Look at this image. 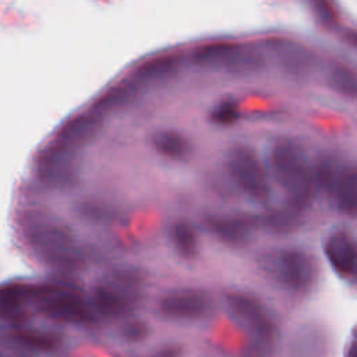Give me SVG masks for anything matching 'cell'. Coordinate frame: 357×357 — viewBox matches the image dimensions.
<instances>
[{"label": "cell", "instance_id": "cell-13", "mask_svg": "<svg viewBox=\"0 0 357 357\" xmlns=\"http://www.w3.org/2000/svg\"><path fill=\"white\" fill-rule=\"evenodd\" d=\"M287 350L290 357H331L333 353L332 333L322 321H304L293 331Z\"/></svg>", "mask_w": 357, "mask_h": 357}, {"label": "cell", "instance_id": "cell-29", "mask_svg": "<svg viewBox=\"0 0 357 357\" xmlns=\"http://www.w3.org/2000/svg\"><path fill=\"white\" fill-rule=\"evenodd\" d=\"M312 10L317 15V18L328 25V26H333L337 22V13L335 6L332 4L331 0H310Z\"/></svg>", "mask_w": 357, "mask_h": 357}, {"label": "cell", "instance_id": "cell-6", "mask_svg": "<svg viewBox=\"0 0 357 357\" xmlns=\"http://www.w3.org/2000/svg\"><path fill=\"white\" fill-rule=\"evenodd\" d=\"M33 308L45 318L73 326H92L96 311L81 293L79 287L66 280L38 282Z\"/></svg>", "mask_w": 357, "mask_h": 357}, {"label": "cell", "instance_id": "cell-24", "mask_svg": "<svg viewBox=\"0 0 357 357\" xmlns=\"http://www.w3.org/2000/svg\"><path fill=\"white\" fill-rule=\"evenodd\" d=\"M153 149L163 158L173 162H183L191 155L190 141L178 131L162 130L152 135Z\"/></svg>", "mask_w": 357, "mask_h": 357}, {"label": "cell", "instance_id": "cell-28", "mask_svg": "<svg viewBox=\"0 0 357 357\" xmlns=\"http://www.w3.org/2000/svg\"><path fill=\"white\" fill-rule=\"evenodd\" d=\"M238 116V107L233 100H222L211 112V120L219 126H231L237 121Z\"/></svg>", "mask_w": 357, "mask_h": 357}, {"label": "cell", "instance_id": "cell-19", "mask_svg": "<svg viewBox=\"0 0 357 357\" xmlns=\"http://www.w3.org/2000/svg\"><path fill=\"white\" fill-rule=\"evenodd\" d=\"M331 199L339 215L357 219V162L343 163Z\"/></svg>", "mask_w": 357, "mask_h": 357}, {"label": "cell", "instance_id": "cell-20", "mask_svg": "<svg viewBox=\"0 0 357 357\" xmlns=\"http://www.w3.org/2000/svg\"><path fill=\"white\" fill-rule=\"evenodd\" d=\"M259 226L276 236H289L298 231L305 223V212L298 211L284 202L280 206H272L262 215H258Z\"/></svg>", "mask_w": 357, "mask_h": 357}, {"label": "cell", "instance_id": "cell-33", "mask_svg": "<svg viewBox=\"0 0 357 357\" xmlns=\"http://www.w3.org/2000/svg\"><path fill=\"white\" fill-rule=\"evenodd\" d=\"M344 39L353 46L357 49V31H353V29H347L344 32Z\"/></svg>", "mask_w": 357, "mask_h": 357}, {"label": "cell", "instance_id": "cell-18", "mask_svg": "<svg viewBox=\"0 0 357 357\" xmlns=\"http://www.w3.org/2000/svg\"><path fill=\"white\" fill-rule=\"evenodd\" d=\"M181 67L180 53H165L139 63L135 70H132L131 78L142 85L159 84L172 77H174Z\"/></svg>", "mask_w": 357, "mask_h": 357}, {"label": "cell", "instance_id": "cell-26", "mask_svg": "<svg viewBox=\"0 0 357 357\" xmlns=\"http://www.w3.org/2000/svg\"><path fill=\"white\" fill-rule=\"evenodd\" d=\"M332 91L347 99H357V71L344 63H333L326 74Z\"/></svg>", "mask_w": 357, "mask_h": 357}, {"label": "cell", "instance_id": "cell-8", "mask_svg": "<svg viewBox=\"0 0 357 357\" xmlns=\"http://www.w3.org/2000/svg\"><path fill=\"white\" fill-rule=\"evenodd\" d=\"M33 174L46 188L54 191L73 190L79 181L77 151L53 139L35 156Z\"/></svg>", "mask_w": 357, "mask_h": 357}, {"label": "cell", "instance_id": "cell-22", "mask_svg": "<svg viewBox=\"0 0 357 357\" xmlns=\"http://www.w3.org/2000/svg\"><path fill=\"white\" fill-rule=\"evenodd\" d=\"M73 209L78 219L96 226L114 225L123 219V213L117 206L98 198L79 199Z\"/></svg>", "mask_w": 357, "mask_h": 357}, {"label": "cell", "instance_id": "cell-25", "mask_svg": "<svg viewBox=\"0 0 357 357\" xmlns=\"http://www.w3.org/2000/svg\"><path fill=\"white\" fill-rule=\"evenodd\" d=\"M169 238L174 251L187 261H191L199 254V238L195 227L184 220L177 219L170 225Z\"/></svg>", "mask_w": 357, "mask_h": 357}, {"label": "cell", "instance_id": "cell-16", "mask_svg": "<svg viewBox=\"0 0 357 357\" xmlns=\"http://www.w3.org/2000/svg\"><path fill=\"white\" fill-rule=\"evenodd\" d=\"M3 340L24 349L31 354H52L61 347L64 336L57 331L20 324L8 325V328L3 331Z\"/></svg>", "mask_w": 357, "mask_h": 357}, {"label": "cell", "instance_id": "cell-14", "mask_svg": "<svg viewBox=\"0 0 357 357\" xmlns=\"http://www.w3.org/2000/svg\"><path fill=\"white\" fill-rule=\"evenodd\" d=\"M38 282L8 280L0 287V314L8 325L26 324L29 319L28 307L35 304Z\"/></svg>", "mask_w": 357, "mask_h": 357}, {"label": "cell", "instance_id": "cell-11", "mask_svg": "<svg viewBox=\"0 0 357 357\" xmlns=\"http://www.w3.org/2000/svg\"><path fill=\"white\" fill-rule=\"evenodd\" d=\"M322 252L332 272L342 280L357 283V238L344 226H335L322 240Z\"/></svg>", "mask_w": 357, "mask_h": 357}, {"label": "cell", "instance_id": "cell-32", "mask_svg": "<svg viewBox=\"0 0 357 357\" xmlns=\"http://www.w3.org/2000/svg\"><path fill=\"white\" fill-rule=\"evenodd\" d=\"M343 357H357V328H354L353 335L344 347Z\"/></svg>", "mask_w": 357, "mask_h": 357}, {"label": "cell", "instance_id": "cell-3", "mask_svg": "<svg viewBox=\"0 0 357 357\" xmlns=\"http://www.w3.org/2000/svg\"><path fill=\"white\" fill-rule=\"evenodd\" d=\"M269 167L286 202L305 212L318 197L312 162L304 146L289 137L276 138L269 148Z\"/></svg>", "mask_w": 357, "mask_h": 357}, {"label": "cell", "instance_id": "cell-27", "mask_svg": "<svg viewBox=\"0 0 357 357\" xmlns=\"http://www.w3.org/2000/svg\"><path fill=\"white\" fill-rule=\"evenodd\" d=\"M151 333V328L145 321L130 319L124 322L119 329V336L127 343H141Z\"/></svg>", "mask_w": 357, "mask_h": 357}, {"label": "cell", "instance_id": "cell-31", "mask_svg": "<svg viewBox=\"0 0 357 357\" xmlns=\"http://www.w3.org/2000/svg\"><path fill=\"white\" fill-rule=\"evenodd\" d=\"M1 357H32V354L6 340L1 343Z\"/></svg>", "mask_w": 357, "mask_h": 357}, {"label": "cell", "instance_id": "cell-17", "mask_svg": "<svg viewBox=\"0 0 357 357\" xmlns=\"http://www.w3.org/2000/svg\"><path fill=\"white\" fill-rule=\"evenodd\" d=\"M102 126V114L95 110L85 112L64 121L59 127L54 141L77 151L92 142L100 132Z\"/></svg>", "mask_w": 357, "mask_h": 357}, {"label": "cell", "instance_id": "cell-30", "mask_svg": "<svg viewBox=\"0 0 357 357\" xmlns=\"http://www.w3.org/2000/svg\"><path fill=\"white\" fill-rule=\"evenodd\" d=\"M181 353L183 351L178 344H163L146 357H181Z\"/></svg>", "mask_w": 357, "mask_h": 357}, {"label": "cell", "instance_id": "cell-5", "mask_svg": "<svg viewBox=\"0 0 357 357\" xmlns=\"http://www.w3.org/2000/svg\"><path fill=\"white\" fill-rule=\"evenodd\" d=\"M144 272L134 266L116 268L103 275L92 287L91 303L96 314L106 319L132 315L144 298Z\"/></svg>", "mask_w": 357, "mask_h": 357}, {"label": "cell", "instance_id": "cell-12", "mask_svg": "<svg viewBox=\"0 0 357 357\" xmlns=\"http://www.w3.org/2000/svg\"><path fill=\"white\" fill-rule=\"evenodd\" d=\"M206 230L222 244L230 248H243L251 241L255 227L259 226L258 215L250 213H205L202 218Z\"/></svg>", "mask_w": 357, "mask_h": 357}, {"label": "cell", "instance_id": "cell-1", "mask_svg": "<svg viewBox=\"0 0 357 357\" xmlns=\"http://www.w3.org/2000/svg\"><path fill=\"white\" fill-rule=\"evenodd\" d=\"M21 236L29 251L45 265L67 273L85 265V257L73 230L60 218L40 209H28L20 218Z\"/></svg>", "mask_w": 357, "mask_h": 357}, {"label": "cell", "instance_id": "cell-23", "mask_svg": "<svg viewBox=\"0 0 357 357\" xmlns=\"http://www.w3.org/2000/svg\"><path fill=\"white\" fill-rule=\"evenodd\" d=\"M342 166L343 163L340 162V158L333 152L325 151L317 155V158L312 162V169L318 195L325 197L328 199L332 198Z\"/></svg>", "mask_w": 357, "mask_h": 357}, {"label": "cell", "instance_id": "cell-7", "mask_svg": "<svg viewBox=\"0 0 357 357\" xmlns=\"http://www.w3.org/2000/svg\"><path fill=\"white\" fill-rule=\"evenodd\" d=\"M225 167L236 187L252 202L265 205L271 201L269 174L257 152L245 144H234L225 156Z\"/></svg>", "mask_w": 357, "mask_h": 357}, {"label": "cell", "instance_id": "cell-15", "mask_svg": "<svg viewBox=\"0 0 357 357\" xmlns=\"http://www.w3.org/2000/svg\"><path fill=\"white\" fill-rule=\"evenodd\" d=\"M266 49L275 56L280 67L293 77H307L317 66V56L300 42L287 38H269Z\"/></svg>", "mask_w": 357, "mask_h": 357}, {"label": "cell", "instance_id": "cell-2", "mask_svg": "<svg viewBox=\"0 0 357 357\" xmlns=\"http://www.w3.org/2000/svg\"><path fill=\"white\" fill-rule=\"evenodd\" d=\"M257 266L273 286L291 297L307 298L319 286V261L301 245L264 250L257 257Z\"/></svg>", "mask_w": 357, "mask_h": 357}, {"label": "cell", "instance_id": "cell-10", "mask_svg": "<svg viewBox=\"0 0 357 357\" xmlns=\"http://www.w3.org/2000/svg\"><path fill=\"white\" fill-rule=\"evenodd\" d=\"M213 311L211 294L199 287H176L158 301V312L169 321L194 322L206 318Z\"/></svg>", "mask_w": 357, "mask_h": 357}, {"label": "cell", "instance_id": "cell-4", "mask_svg": "<svg viewBox=\"0 0 357 357\" xmlns=\"http://www.w3.org/2000/svg\"><path fill=\"white\" fill-rule=\"evenodd\" d=\"M225 303L230 315L247 333L243 357H273L280 329L269 307L245 290L227 291Z\"/></svg>", "mask_w": 357, "mask_h": 357}, {"label": "cell", "instance_id": "cell-21", "mask_svg": "<svg viewBox=\"0 0 357 357\" xmlns=\"http://www.w3.org/2000/svg\"><path fill=\"white\" fill-rule=\"evenodd\" d=\"M141 85L137 84L131 77L120 81L107 88L93 103V109L99 114L116 112L131 105L139 92Z\"/></svg>", "mask_w": 357, "mask_h": 357}, {"label": "cell", "instance_id": "cell-9", "mask_svg": "<svg viewBox=\"0 0 357 357\" xmlns=\"http://www.w3.org/2000/svg\"><path fill=\"white\" fill-rule=\"evenodd\" d=\"M192 61L199 67L225 68L234 74H255L264 66L261 52L233 42H213L195 49Z\"/></svg>", "mask_w": 357, "mask_h": 357}]
</instances>
